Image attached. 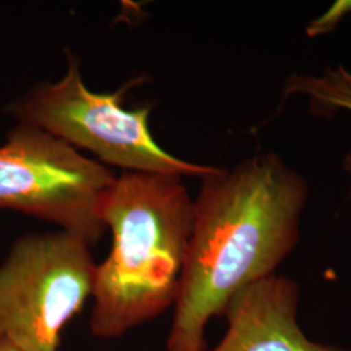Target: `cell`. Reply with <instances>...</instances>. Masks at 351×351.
<instances>
[{
	"mask_svg": "<svg viewBox=\"0 0 351 351\" xmlns=\"http://www.w3.org/2000/svg\"><path fill=\"white\" fill-rule=\"evenodd\" d=\"M201 180L167 351L207 349L210 320L294 250L310 197L308 181L272 151Z\"/></svg>",
	"mask_w": 351,
	"mask_h": 351,
	"instance_id": "obj_1",
	"label": "cell"
},
{
	"mask_svg": "<svg viewBox=\"0 0 351 351\" xmlns=\"http://www.w3.org/2000/svg\"><path fill=\"white\" fill-rule=\"evenodd\" d=\"M182 178L121 172L106 193L101 219L112 247L95 271V337H121L175 306L194 219Z\"/></svg>",
	"mask_w": 351,
	"mask_h": 351,
	"instance_id": "obj_2",
	"label": "cell"
},
{
	"mask_svg": "<svg viewBox=\"0 0 351 351\" xmlns=\"http://www.w3.org/2000/svg\"><path fill=\"white\" fill-rule=\"evenodd\" d=\"M139 81H129L113 93L91 91L78 59L69 53L59 81L38 84L13 101L8 112L17 123L38 126L123 172L199 178L211 173L213 165L182 160L159 146L151 133V107H123L126 91Z\"/></svg>",
	"mask_w": 351,
	"mask_h": 351,
	"instance_id": "obj_3",
	"label": "cell"
},
{
	"mask_svg": "<svg viewBox=\"0 0 351 351\" xmlns=\"http://www.w3.org/2000/svg\"><path fill=\"white\" fill-rule=\"evenodd\" d=\"M88 242L62 229L14 239L0 263V341L20 351H59L62 333L93 298Z\"/></svg>",
	"mask_w": 351,
	"mask_h": 351,
	"instance_id": "obj_4",
	"label": "cell"
},
{
	"mask_svg": "<svg viewBox=\"0 0 351 351\" xmlns=\"http://www.w3.org/2000/svg\"><path fill=\"white\" fill-rule=\"evenodd\" d=\"M116 176L49 132L17 123L0 145V210L49 221L94 247L107 232L101 204Z\"/></svg>",
	"mask_w": 351,
	"mask_h": 351,
	"instance_id": "obj_5",
	"label": "cell"
},
{
	"mask_svg": "<svg viewBox=\"0 0 351 351\" xmlns=\"http://www.w3.org/2000/svg\"><path fill=\"white\" fill-rule=\"evenodd\" d=\"M298 303V284L276 274L242 289L226 306L228 330L213 351H349L307 339Z\"/></svg>",
	"mask_w": 351,
	"mask_h": 351,
	"instance_id": "obj_6",
	"label": "cell"
},
{
	"mask_svg": "<svg viewBox=\"0 0 351 351\" xmlns=\"http://www.w3.org/2000/svg\"><path fill=\"white\" fill-rule=\"evenodd\" d=\"M282 93L284 97L308 98L317 113L337 110L351 112V68L339 65L319 75L293 73L287 78ZM345 169L351 173V151L345 158Z\"/></svg>",
	"mask_w": 351,
	"mask_h": 351,
	"instance_id": "obj_7",
	"label": "cell"
},
{
	"mask_svg": "<svg viewBox=\"0 0 351 351\" xmlns=\"http://www.w3.org/2000/svg\"><path fill=\"white\" fill-rule=\"evenodd\" d=\"M0 351H20L8 341H0Z\"/></svg>",
	"mask_w": 351,
	"mask_h": 351,
	"instance_id": "obj_8",
	"label": "cell"
}]
</instances>
